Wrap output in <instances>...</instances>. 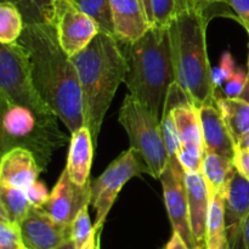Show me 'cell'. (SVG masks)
<instances>
[{"mask_svg":"<svg viewBox=\"0 0 249 249\" xmlns=\"http://www.w3.org/2000/svg\"><path fill=\"white\" fill-rule=\"evenodd\" d=\"M18 43L24 46L32 77L44 101L71 134L84 126V108L79 78L72 58L60 45L48 22L26 23Z\"/></svg>","mask_w":249,"mask_h":249,"instance_id":"6da1fadb","label":"cell"},{"mask_svg":"<svg viewBox=\"0 0 249 249\" xmlns=\"http://www.w3.org/2000/svg\"><path fill=\"white\" fill-rule=\"evenodd\" d=\"M208 6L201 0H191L167 24L175 82L196 107L215 102L207 51Z\"/></svg>","mask_w":249,"mask_h":249,"instance_id":"7a4b0ae2","label":"cell"},{"mask_svg":"<svg viewBox=\"0 0 249 249\" xmlns=\"http://www.w3.org/2000/svg\"><path fill=\"white\" fill-rule=\"evenodd\" d=\"M71 58L82 89L84 125L90 130L96 145L114 94L125 80L128 71L125 55L116 36L99 32L84 50Z\"/></svg>","mask_w":249,"mask_h":249,"instance_id":"3957f363","label":"cell"},{"mask_svg":"<svg viewBox=\"0 0 249 249\" xmlns=\"http://www.w3.org/2000/svg\"><path fill=\"white\" fill-rule=\"evenodd\" d=\"M126 58L128 91L162 118L168 91L175 83L167 26H151L138 40L121 44Z\"/></svg>","mask_w":249,"mask_h":249,"instance_id":"277c9868","label":"cell"},{"mask_svg":"<svg viewBox=\"0 0 249 249\" xmlns=\"http://www.w3.org/2000/svg\"><path fill=\"white\" fill-rule=\"evenodd\" d=\"M1 106V153L15 147L31 151L41 170L50 163L53 151L65 145L68 138L57 125L58 117L39 116L21 105Z\"/></svg>","mask_w":249,"mask_h":249,"instance_id":"5b68a950","label":"cell"},{"mask_svg":"<svg viewBox=\"0 0 249 249\" xmlns=\"http://www.w3.org/2000/svg\"><path fill=\"white\" fill-rule=\"evenodd\" d=\"M118 121L128 134L130 148L145 162L147 174L160 179L169 163L160 117L128 92L119 109Z\"/></svg>","mask_w":249,"mask_h":249,"instance_id":"8992f818","label":"cell"},{"mask_svg":"<svg viewBox=\"0 0 249 249\" xmlns=\"http://www.w3.org/2000/svg\"><path fill=\"white\" fill-rule=\"evenodd\" d=\"M27 107L39 116H53L32 77L28 53L21 43L1 44L0 48V105Z\"/></svg>","mask_w":249,"mask_h":249,"instance_id":"52a82bcc","label":"cell"},{"mask_svg":"<svg viewBox=\"0 0 249 249\" xmlns=\"http://www.w3.org/2000/svg\"><path fill=\"white\" fill-rule=\"evenodd\" d=\"M147 173L145 162L133 148L122 152L97 179L91 182V206L95 209L94 228H102L124 185Z\"/></svg>","mask_w":249,"mask_h":249,"instance_id":"ba28073f","label":"cell"},{"mask_svg":"<svg viewBox=\"0 0 249 249\" xmlns=\"http://www.w3.org/2000/svg\"><path fill=\"white\" fill-rule=\"evenodd\" d=\"M46 22L53 27L61 48L70 57L84 50L100 32L96 22L74 0H53Z\"/></svg>","mask_w":249,"mask_h":249,"instance_id":"9c48e42d","label":"cell"},{"mask_svg":"<svg viewBox=\"0 0 249 249\" xmlns=\"http://www.w3.org/2000/svg\"><path fill=\"white\" fill-rule=\"evenodd\" d=\"M163 187V197L173 231L179 233L190 249L198 246L190 223L189 201H187L185 172L181 164L168 163L160 178Z\"/></svg>","mask_w":249,"mask_h":249,"instance_id":"30bf717a","label":"cell"},{"mask_svg":"<svg viewBox=\"0 0 249 249\" xmlns=\"http://www.w3.org/2000/svg\"><path fill=\"white\" fill-rule=\"evenodd\" d=\"M19 228L24 249H56L72 238V225L56 221L44 208L31 207Z\"/></svg>","mask_w":249,"mask_h":249,"instance_id":"8fae6325","label":"cell"},{"mask_svg":"<svg viewBox=\"0 0 249 249\" xmlns=\"http://www.w3.org/2000/svg\"><path fill=\"white\" fill-rule=\"evenodd\" d=\"M89 204H91V182L79 186L72 181L65 169L43 208L58 223L72 225L78 213Z\"/></svg>","mask_w":249,"mask_h":249,"instance_id":"7c38bea8","label":"cell"},{"mask_svg":"<svg viewBox=\"0 0 249 249\" xmlns=\"http://www.w3.org/2000/svg\"><path fill=\"white\" fill-rule=\"evenodd\" d=\"M226 230L230 249L240 242L242 228L249 215V180L237 169L224 192Z\"/></svg>","mask_w":249,"mask_h":249,"instance_id":"4fadbf2b","label":"cell"},{"mask_svg":"<svg viewBox=\"0 0 249 249\" xmlns=\"http://www.w3.org/2000/svg\"><path fill=\"white\" fill-rule=\"evenodd\" d=\"M114 34L121 44L138 40L152 24L142 0H109Z\"/></svg>","mask_w":249,"mask_h":249,"instance_id":"5bb4252c","label":"cell"},{"mask_svg":"<svg viewBox=\"0 0 249 249\" xmlns=\"http://www.w3.org/2000/svg\"><path fill=\"white\" fill-rule=\"evenodd\" d=\"M198 112L203 135L204 153H216L233 160L236 152L235 141L215 102L198 107Z\"/></svg>","mask_w":249,"mask_h":249,"instance_id":"9a60e30c","label":"cell"},{"mask_svg":"<svg viewBox=\"0 0 249 249\" xmlns=\"http://www.w3.org/2000/svg\"><path fill=\"white\" fill-rule=\"evenodd\" d=\"M43 172L31 151L15 147L2 153L0 162V184L26 190L38 180Z\"/></svg>","mask_w":249,"mask_h":249,"instance_id":"2e32d148","label":"cell"},{"mask_svg":"<svg viewBox=\"0 0 249 249\" xmlns=\"http://www.w3.org/2000/svg\"><path fill=\"white\" fill-rule=\"evenodd\" d=\"M187 201H189L190 223L192 233L198 245L206 242L207 219H208L211 196L204 175L202 172L185 173Z\"/></svg>","mask_w":249,"mask_h":249,"instance_id":"e0dca14e","label":"cell"},{"mask_svg":"<svg viewBox=\"0 0 249 249\" xmlns=\"http://www.w3.org/2000/svg\"><path fill=\"white\" fill-rule=\"evenodd\" d=\"M94 145L91 133L85 125L71 134L67 164L65 169L67 170L72 181L79 186H84L89 182Z\"/></svg>","mask_w":249,"mask_h":249,"instance_id":"ac0fdd59","label":"cell"},{"mask_svg":"<svg viewBox=\"0 0 249 249\" xmlns=\"http://www.w3.org/2000/svg\"><path fill=\"white\" fill-rule=\"evenodd\" d=\"M173 114L181 148H201L204 151L198 107L185 101L174 107Z\"/></svg>","mask_w":249,"mask_h":249,"instance_id":"d6986e66","label":"cell"},{"mask_svg":"<svg viewBox=\"0 0 249 249\" xmlns=\"http://www.w3.org/2000/svg\"><path fill=\"white\" fill-rule=\"evenodd\" d=\"M215 105L237 147L241 141L249 135V105L241 99L223 96H215Z\"/></svg>","mask_w":249,"mask_h":249,"instance_id":"ffe728a7","label":"cell"},{"mask_svg":"<svg viewBox=\"0 0 249 249\" xmlns=\"http://www.w3.org/2000/svg\"><path fill=\"white\" fill-rule=\"evenodd\" d=\"M236 168L233 160L216 153H204L202 174L209 189V196H224L229 182L232 179Z\"/></svg>","mask_w":249,"mask_h":249,"instance_id":"44dd1931","label":"cell"},{"mask_svg":"<svg viewBox=\"0 0 249 249\" xmlns=\"http://www.w3.org/2000/svg\"><path fill=\"white\" fill-rule=\"evenodd\" d=\"M204 245L206 249H230L226 230L224 198L220 195L211 197Z\"/></svg>","mask_w":249,"mask_h":249,"instance_id":"7402d4cb","label":"cell"},{"mask_svg":"<svg viewBox=\"0 0 249 249\" xmlns=\"http://www.w3.org/2000/svg\"><path fill=\"white\" fill-rule=\"evenodd\" d=\"M31 207L24 190L0 184V218H6L19 225Z\"/></svg>","mask_w":249,"mask_h":249,"instance_id":"603a6c76","label":"cell"},{"mask_svg":"<svg viewBox=\"0 0 249 249\" xmlns=\"http://www.w3.org/2000/svg\"><path fill=\"white\" fill-rule=\"evenodd\" d=\"M24 17L21 10L11 1L0 2V41L1 44L16 43L23 33Z\"/></svg>","mask_w":249,"mask_h":249,"instance_id":"cb8c5ba5","label":"cell"},{"mask_svg":"<svg viewBox=\"0 0 249 249\" xmlns=\"http://www.w3.org/2000/svg\"><path fill=\"white\" fill-rule=\"evenodd\" d=\"M74 2L96 22L100 32L116 36L109 0H74Z\"/></svg>","mask_w":249,"mask_h":249,"instance_id":"d4e9b609","label":"cell"},{"mask_svg":"<svg viewBox=\"0 0 249 249\" xmlns=\"http://www.w3.org/2000/svg\"><path fill=\"white\" fill-rule=\"evenodd\" d=\"M190 1L191 0H150L152 24L167 26L174 15Z\"/></svg>","mask_w":249,"mask_h":249,"instance_id":"484cf974","label":"cell"},{"mask_svg":"<svg viewBox=\"0 0 249 249\" xmlns=\"http://www.w3.org/2000/svg\"><path fill=\"white\" fill-rule=\"evenodd\" d=\"M7 1L14 2L21 10L26 23H39V22H46L53 0H7Z\"/></svg>","mask_w":249,"mask_h":249,"instance_id":"4316f807","label":"cell"},{"mask_svg":"<svg viewBox=\"0 0 249 249\" xmlns=\"http://www.w3.org/2000/svg\"><path fill=\"white\" fill-rule=\"evenodd\" d=\"M94 231L95 228L89 215V206H85L72 223V240L74 241L78 249L87 243Z\"/></svg>","mask_w":249,"mask_h":249,"instance_id":"83f0119b","label":"cell"},{"mask_svg":"<svg viewBox=\"0 0 249 249\" xmlns=\"http://www.w3.org/2000/svg\"><path fill=\"white\" fill-rule=\"evenodd\" d=\"M236 70H237V66H236V62L230 51L223 53L218 66L212 68V83H213L215 94L230 79V77L236 72Z\"/></svg>","mask_w":249,"mask_h":249,"instance_id":"f1b7e54d","label":"cell"},{"mask_svg":"<svg viewBox=\"0 0 249 249\" xmlns=\"http://www.w3.org/2000/svg\"><path fill=\"white\" fill-rule=\"evenodd\" d=\"M0 249H24L21 228L6 218H0Z\"/></svg>","mask_w":249,"mask_h":249,"instance_id":"f546056e","label":"cell"},{"mask_svg":"<svg viewBox=\"0 0 249 249\" xmlns=\"http://www.w3.org/2000/svg\"><path fill=\"white\" fill-rule=\"evenodd\" d=\"M248 79V73L242 68L237 67L236 72L230 77V79L223 85L220 92L216 91L215 96L228 97V99H240L246 83Z\"/></svg>","mask_w":249,"mask_h":249,"instance_id":"4dcf8cb0","label":"cell"},{"mask_svg":"<svg viewBox=\"0 0 249 249\" xmlns=\"http://www.w3.org/2000/svg\"><path fill=\"white\" fill-rule=\"evenodd\" d=\"M225 4L235 12L236 18L242 23L249 34V0H212V4Z\"/></svg>","mask_w":249,"mask_h":249,"instance_id":"1f68e13d","label":"cell"},{"mask_svg":"<svg viewBox=\"0 0 249 249\" xmlns=\"http://www.w3.org/2000/svg\"><path fill=\"white\" fill-rule=\"evenodd\" d=\"M24 192H26L27 197H28V201L31 203V206L36 207V208H43L46 202H48L49 196H50L45 184L41 181H38V180L36 182H33L29 187H27L24 190Z\"/></svg>","mask_w":249,"mask_h":249,"instance_id":"d6a6232c","label":"cell"},{"mask_svg":"<svg viewBox=\"0 0 249 249\" xmlns=\"http://www.w3.org/2000/svg\"><path fill=\"white\" fill-rule=\"evenodd\" d=\"M233 165L245 178L249 180V150L248 148H236Z\"/></svg>","mask_w":249,"mask_h":249,"instance_id":"836d02e7","label":"cell"},{"mask_svg":"<svg viewBox=\"0 0 249 249\" xmlns=\"http://www.w3.org/2000/svg\"><path fill=\"white\" fill-rule=\"evenodd\" d=\"M163 249H190L189 246L185 243V241L182 240L181 236L178 232L173 231V235L170 237V240L168 241L167 245L163 247Z\"/></svg>","mask_w":249,"mask_h":249,"instance_id":"e575fe53","label":"cell"},{"mask_svg":"<svg viewBox=\"0 0 249 249\" xmlns=\"http://www.w3.org/2000/svg\"><path fill=\"white\" fill-rule=\"evenodd\" d=\"M101 230L102 228L96 229L95 228L94 233L91 235V237L87 241L84 246H82L79 249H100V236H101Z\"/></svg>","mask_w":249,"mask_h":249,"instance_id":"d590c367","label":"cell"},{"mask_svg":"<svg viewBox=\"0 0 249 249\" xmlns=\"http://www.w3.org/2000/svg\"><path fill=\"white\" fill-rule=\"evenodd\" d=\"M241 249H249V215L246 219L242 228V235L240 240Z\"/></svg>","mask_w":249,"mask_h":249,"instance_id":"8d00e7d4","label":"cell"},{"mask_svg":"<svg viewBox=\"0 0 249 249\" xmlns=\"http://www.w3.org/2000/svg\"><path fill=\"white\" fill-rule=\"evenodd\" d=\"M240 99L243 100V101H246L249 105V72H248L247 83H246V87H245V89H243L242 94H241Z\"/></svg>","mask_w":249,"mask_h":249,"instance_id":"74e56055","label":"cell"},{"mask_svg":"<svg viewBox=\"0 0 249 249\" xmlns=\"http://www.w3.org/2000/svg\"><path fill=\"white\" fill-rule=\"evenodd\" d=\"M56 249H78L77 246H75L74 241L71 238V240H68L67 242H65L63 245H61L60 247H57Z\"/></svg>","mask_w":249,"mask_h":249,"instance_id":"f35d334b","label":"cell"},{"mask_svg":"<svg viewBox=\"0 0 249 249\" xmlns=\"http://www.w3.org/2000/svg\"><path fill=\"white\" fill-rule=\"evenodd\" d=\"M143 5H145V9H146V12H147V16H148V19H150L151 24H152V12H151V2L150 0H142ZM153 26V24H152Z\"/></svg>","mask_w":249,"mask_h":249,"instance_id":"ab89813d","label":"cell"},{"mask_svg":"<svg viewBox=\"0 0 249 249\" xmlns=\"http://www.w3.org/2000/svg\"><path fill=\"white\" fill-rule=\"evenodd\" d=\"M236 148H248L249 150V135L247 138L243 139V140L240 142V145H238Z\"/></svg>","mask_w":249,"mask_h":249,"instance_id":"60d3db41","label":"cell"},{"mask_svg":"<svg viewBox=\"0 0 249 249\" xmlns=\"http://www.w3.org/2000/svg\"><path fill=\"white\" fill-rule=\"evenodd\" d=\"M194 249H206V245H198L196 248Z\"/></svg>","mask_w":249,"mask_h":249,"instance_id":"b9f144b4","label":"cell"},{"mask_svg":"<svg viewBox=\"0 0 249 249\" xmlns=\"http://www.w3.org/2000/svg\"><path fill=\"white\" fill-rule=\"evenodd\" d=\"M202 1H204V2H206L207 5H211V1H212V0H202Z\"/></svg>","mask_w":249,"mask_h":249,"instance_id":"7bdbcfd3","label":"cell"},{"mask_svg":"<svg viewBox=\"0 0 249 249\" xmlns=\"http://www.w3.org/2000/svg\"><path fill=\"white\" fill-rule=\"evenodd\" d=\"M233 249H241V246H240V242H238V243H237V246H236V247H235V248H233Z\"/></svg>","mask_w":249,"mask_h":249,"instance_id":"ee69618b","label":"cell"},{"mask_svg":"<svg viewBox=\"0 0 249 249\" xmlns=\"http://www.w3.org/2000/svg\"><path fill=\"white\" fill-rule=\"evenodd\" d=\"M248 71H249V57H248Z\"/></svg>","mask_w":249,"mask_h":249,"instance_id":"f6af8a7d","label":"cell"}]
</instances>
